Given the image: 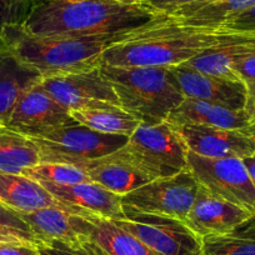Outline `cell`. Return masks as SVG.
<instances>
[{"mask_svg":"<svg viewBox=\"0 0 255 255\" xmlns=\"http://www.w3.org/2000/svg\"><path fill=\"white\" fill-rule=\"evenodd\" d=\"M253 38L255 31H234L223 25H189L165 15L108 48L102 61L113 67H175L210 49Z\"/></svg>","mask_w":255,"mask_h":255,"instance_id":"1","label":"cell"},{"mask_svg":"<svg viewBox=\"0 0 255 255\" xmlns=\"http://www.w3.org/2000/svg\"><path fill=\"white\" fill-rule=\"evenodd\" d=\"M39 163L40 149L33 139L0 125V173L23 174Z\"/></svg>","mask_w":255,"mask_h":255,"instance_id":"22","label":"cell"},{"mask_svg":"<svg viewBox=\"0 0 255 255\" xmlns=\"http://www.w3.org/2000/svg\"><path fill=\"white\" fill-rule=\"evenodd\" d=\"M70 115L79 124L103 134L130 136L141 124L138 118L122 108L72 110Z\"/></svg>","mask_w":255,"mask_h":255,"instance_id":"25","label":"cell"},{"mask_svg":"<svg viewBox=\"0 0 255 255\" xmlns=\"http://www.w3.org/2000/svg\"><path fill=\"white\" fill-rule=\"evenodd\" d=\"M188 151L205 158H240L255 153V133L195 124H171Z\"/></svg>","mask_w":255,"mask_h":255,"instance_id":"11","label":"cell"},{"mask_svg":"<svg viewBox=\"0 0 255 255\" xmlns=\"http://www.w3.org/2000/svg\"><path fill=\"white\" fill-rule=\"evenodd\" d=\"M46 249L49 250V253H50L51 255H85L83 254V253L77 252V250L70 249L67 245H64L58 242H54L53 244L49 248H46Z\"/></svg>","mask_w":255,"mask_h":255,"instance_id":"35","label":"cell"},{"mask_svg":"<svg viewBox=\"0 0 255 255\" xmlns=\"http://www.w3.org/2000/svg\"><path fill=\"white\" fill-rule=\"evenodd\" d=\"M85 218L89 222L87 235L77 247L70 249L85 255H155L113 220L93 213L87 214Z\"/></svg>","mask_w":255,"mask_h":255,"instance_id":"16","label":"cell"},{"mask_svg":"<svg viewBox=\"0 0 255 255\" xmlns=\"http://www.w3.org/2000/svg\"><path fill=\"white\" fill-rule=\"evenodd\" d=\"M254 5L255 0H205L186 6L170 16L189 25L218 26Z\"/></svg>","mask_w":255,"mask_h":255,"instance_id":"23","label":"cell"},{"mask_svg":"<svg viewBox=\"0 0 255 255\" xmlns=\"http://www.w3.org/2000/svg\"><path fill=\"white\" fill-rule=\"evenodd\" d=\"M114 154L138 166L153 180L188 169V149L169 122L154 125L141 123Z\"/></svg>","mask_w":255,"mask_h":255,"instance_id":"5","label":"cell"},{"mask_svg":"<svg viewBox=\"0 0 255 255\" xmlns=\"http://www.w3.org/2000/svg\"><path fill=\"white\" fill-rule=\"evenodd\" d=\"M89 213L80 208L49 207L19 214L46 248L54 242L75 248L87 235L89 222L85 215Z\"/></svg>","mask_w":255,"mask_h":255,"instance_id":"14","label":"cell"},{"mask_svg":"<svg viewBox=\"0 0 255 255\" xmlns=\"http://www.w3.org/2000/svg\"><path fill=\"white\" fill-rule=\"evenodd\" d=\"M78 166L84 169L90 180L120 197L153 180L138 166L119 158L114 153Z\"/></svg>","mask_w":255,"mask_h":255,"instance_id":"20","label":"cell"},{"mask_svg":"<svg viewBox=\"0 0 255 255\" xmlns=\"http://www.w3.org/2000/svg\"><path fill=\"white\" fill-rule=\"evenodd\" d=\"M0 244H26L45 249L44 243L15 210L0 204Z\"/></svg>","mask_w":255,"mask_h":255,"instance_id":"27","label":"cell"},{"mask_svg":"<svg viewBox=\"0 0 255 255\" xmlns=\"http://www.w3.org/2000/svg\"><path fill=\"white\" fill-rule=\"evenodd\" d=\"M255 213L247 208L214 197L199 185L195 202L184 223L199 238L230 232L253 218Z\"/></svg>","mask_w":255,"mask_h":255,"instance_id":"15","label":"cell"},{"mask_svg":"<svg viewBox=\"0 0 255 255\" xmlns=\"http://www.w3.org/2000/svg\"><path fill=\"white\" fill-rule=\"evenodd\" d=\"M0 204L18 213L49 207L72 208L56 200L38 181L23 174L0 173Z\"/></svg>","mask_w":255,"mask_h":255,"instance_id":"21","label":"cell"},{"mask_svg":"<svg viewBox=\"0 0 255 255\" xmlns=\"http://www.w3.org/2000/svg\"><path fill=\"white\" fill-rule=\"evenodd\" d=\"M23 175L38 183L46 181L60 185H73L92 181L82 166L63 163H39L34 168L24 171Z\"/></svg>","mask_w":255,"mask_h":255,"instance_id":"28","label":"cell"},{"mask_svg":"<svg viewBox=\"0 0 255 255\" xmlns=\"http://www.w3.org/2000/svg\"><path fill=\"white\" fill-rule=\"evenodd\" d=\"M204 255H255V215L235 229L202 239Z\"/></svg>","mask_w":255,"mask_h":255,"instance_id":"26","label":"cell"},{"mask_svg":"<svg viewBox=\"0 0 255 255\" xmlns=\"http://www.w3.org/2000/svg\"><path fill=\"white\" fill-rule=\"evenodd\" d=\"M44 89L63 107L72 110L120 107L119 98L100 68L75 74L41 79Z\"/></svg>","mask_w":255,"mask_h":255,"instance_id":"10","label":"cell"},{"mask_svg":"<svg viewBox=\"0 0 255 255\" xmlns=\"http://www.w3.org/2000/svg\"><path fill=\"white\" fill-rule=\"evenodd\" d=\"M139 29L109 35L61 38L34 35L21 24H16L0 30V40L21 63L45 79L100 68L103 53L130 38Z\"/></svg>","mask_w":255,"mask_h":255,"instance_id":"3","label":"cell"},{"mask_svg":"<svg viewBox=\"0 0 255 255\" xmlns=\"http://www.w3.org/2000/svg\"><path fill=\"white\" fill-rule=\"evenodd\" d=\"M188 170L214 197L255 213V186L240 158H205L188 151Z\"/></svg>","mask_w":255,"mask_h":255,"instance_id":"8","label":"cell"},{"mask_svg":"<svg viewBox=\"0 0 255 255\" xmlns=\"http://www.w3.org/2000/svg\"><path fill=\"white\" fill-rule=\"evenodd\" d=\"M38 72L21 63L0 40V125H6L21 95L41 82Z\"/></svg>","mask_w":255,"mask_h":255,"instance_id":"19","label":"cell"},{"mask_svg":"<svg viewBox=\"0 0 255 255\" xmlns=\"http://www.w3.org/2000/svg\"><path fill=\"white\" fill-rule=\"evenodd\" d=\"M202 1H205V0H139V3L145 4L153 8L154 10L166 14V15H173L174 13L186 6L202 3Z\"/></svg>","mask_w":255,"mask_h":255,"instance_id":"30","label":"cell"},{"mask_svg":"<svg viewBox=\"0 0 255 255\" xmlns=\"http://www.w3.org/2000/svg\"><path fill=\"white\" fill-rule=\"evenodd\" d=\"M35 3L36 0H0V30L23 24Z\"/></svg>","mask_w":255,"mask_h":255,"instance_id":"29","label":"cell"},{"mask_svg":"<svg viewBox=\"0 0 255 255\" xmlns=\"http://www.w3.org/2000/svg\"><path fill=\"white\" fill-rule=\"evenodd\" d=\"M72 119L70 110L56 102L39 82L21 95L5 127L26 136H34L67 124Z\"/></svg>","mask_w":255,"mask_h":255,"instance_id":"13","label":"cell"},{"mask_svg":"<svg viewBox=\"0 0 255 255\" xmlns=\"http://www.w3.org/2000/svg\"><path fill=\"white\" fill-rule=\"evenodd\" d=\"M234 74L243 82L255 80V51L247 54L234 64Z\"/></svg>","mask_w":255,"mask_h":255,"instance_id":"32","label":"cell"},{"mask_svg":"<svg viewBox=\"0 0 255 255\" xmlns=\"http://www.w3.org/2000/svg\"><path fill=\"white\" fill-rule=\"evenodd\" d=\"M253 51H255V38L210 49L200 55L191 58L183 65L204 74L225 78V79L240 80L233 70L234 64L240 58Z\"/></svg>","mask_w":255,"mask_h":255,"instance_id":"24","label":"cell"},{"mask_svg":"<svg viewBox=\"0 0 255 255\" xmlns=\"http://www.w3.org/2000/svg\"><path fill=\"white\" fill-rule=\"evenodd\" d=\"M244 83L247 87V100H245L244 110L255 128V80Z\"/></svg>","mask_w":255,"mask_h":255,"instance_id":"34","label":"cell"},{"mask_svg":"<svg viewBox=\"0 0 255 255\" xmlns=\"http://www.w3.org/2000/svg\"><path fill=\"white\" fill-rule=\"evenodd\" d=\"M165 15L127 0H36L21 25L34 35L80 38L136 30Z\"/></svg>","mask_w":255,"mask_h":255,"instance_id":"2","label":"cell"},{"mask_svg":"<svg viewBox=\"0 0 255 255\" xmlns=\"http://www.w3.org/2000/svg\"><path fill=\"white\" fill-rule=\"evenodd\" d=\"M0 255H40V250L26 244H0Z\"/></svg>","mask_w":255,"mask_h":255,"instance_id":"33","label":"cell"},{"mask_svg":"<svg viewBox=\"0 0 255 255\" xmlns=\"http://www.w3.org/2000/svg\"><path fill=\"white\" fill-rule=\"evenodd\" d=\"M243 161H244L245 168H247L250 179H252L253 184H254V186H255V153H253L252 155H249V156H247V158L243 159Z\"/></svg>","mask_w":255,"mask_h":255,"instance_id":"36","label":"cell"},{"mask_svg":"<svg viewBox=\"0 0 255 255\" xmlns=\"http://www.w3.org/2000/svg\"><path fill=\"white\" fill-rule=\"evenodd\" d=\"M222 25L234 31H244V33L255 31V5L235 18L225 21Z\"/></svg>","mask_w":255,"mask_h":255,"instance_id":"31","label":"cell"},{"mask_svg":"<svg viewBox=\"0 0 255 255\" xmlns=\"http://www.w3.org/2000/svg\"><path fill=\"white\" fill-rule=\"evenodd\" d=\"M39 184L44 186L56 200L68 207L80 208L110 220H119L124 218L123 197L114 194L94 181L73 185H60L46 181H40Z\"/></svg>","mask_w":255,"mask_h":255,"instance_id":"17","label":"cell"},{"mask_svg":"<svg viewBox=\"0 0 255 255\" xmlns=\"http://www.w3.org/2000/svg\"><path fill=\"white\" fill-rule=\"evenodd\" d=\"M198 190L199 184L186 169L175 175L154 179L144 184L124 195L122 202L124 208L184 222L194 204Z\"/></svg>","mask_w":255,"mask_h":255,"instance_id":"9","label":"cell"},{"mask_svg":"<svg viewBox=\"0 0 255 255\" xmlns=\"http://www.w3.org/2000/svg\"><path fill=\"white\" fill-rule=\"evenodd\" d=\"M119 98L120 107L145 124L166 122L184 97L169 77L168 68L100 67Z\"/></svg>","mask_w":255,"mask_h":255,"instance_id":"4","label":"cell"},{"mask_svg":"<svg viewBox=\"0 0 255 255\" xmlns=\"http://www.w3.org/2000/svg\"><path fill=\"white\" fill-rule=\"evenodd\" d=\"M169 77L181 95L188 99L244 109L247 87L243 80H232L197 72L186 65L169 67Z\"/></svg>","mask_w":255,"mask_h":255,"instance_id":"12","label":"cell"},{"mask_svg":"<svg viewBox=\"0 0 255 255\" xmlns=\"http://www.w3.org/2000/svg\"><path fill=\"white\" fill-rule=\"evenodd\" d=\"M127 1H139V0H127Z\"/></svg>","mask_w":255,"mask_h":255,"instance_id":"38","label":"cell"},{"mask_svg":"<svg viewBox=\"0 0 255 255\" xmlns=\"http://www.w3.org/2000/svg\"><path fill=\"white\" fill-rule=\"evenodd\" d=\"M113 222L155 255H204L202 238L183 220L124 208V218Z\"/></svg>","mask_w":255,"mask_h":255,"instance_id":"7","label":"cell"},{"mask_svg":"<svg viewBox=\"0 0 255 255\" xmlns=\"http://www.w3.org/2000/svg\"><path fill=\"white\" fill-rule=\"evenodd\" d=\"M29 138L40 149L41 163L82 165L118 151L128 143L129 136L99 133L72 119Z\"/></svg>","mask_w":255,"mask_h":255,"instance_id":"6","label":"cell"},{"mask_svg":"<svg viewBox=\"0 0 255 255\" xmlns=\"http://www.w3.org/2000/svg\"><path fill=\"white\" fill-rule=\"evenodd\" d=\"M39 250H40V255H51L50 253H49V250L46 249V248H45V249H39Z\"/></svg>","mask_w":255,"mask_h":255,"instance_id":"37","label":"cell"},{"mask_svg":"<svg viewBox=\"0 0 255 255\" xmlns=\"http://www.w3.org/2000/svg\"><path fill=\"white\" fill-rule=\"evenodd\" d=\"M166 122L174 125H207L255 133L254 125L244 109H230L223 105L188 98H185L180 105L170 113Z\"/></svg>","mask_w":255,"mask_h":255,"instance_id":"18","label":"cell"}]
</instances>
